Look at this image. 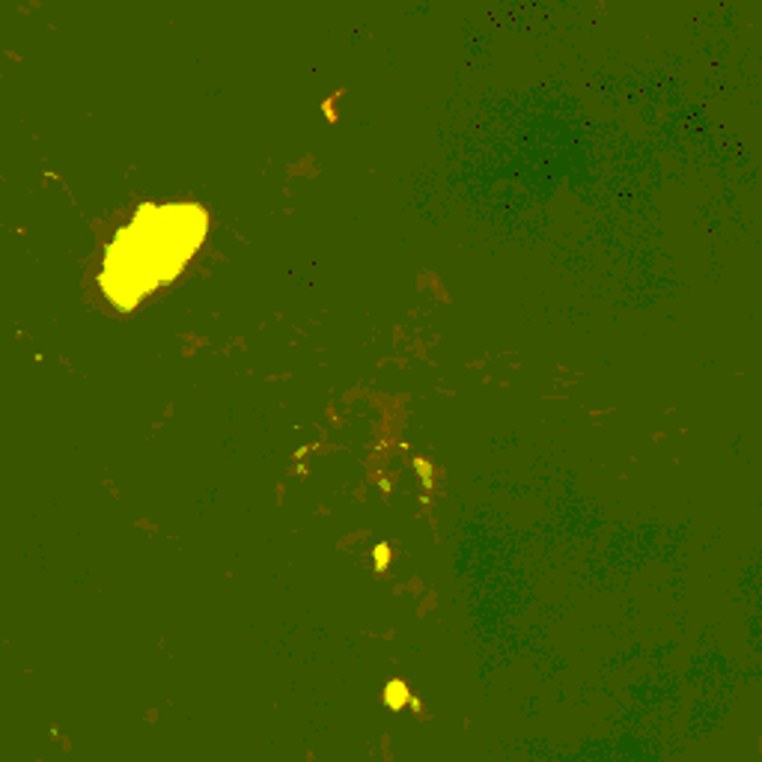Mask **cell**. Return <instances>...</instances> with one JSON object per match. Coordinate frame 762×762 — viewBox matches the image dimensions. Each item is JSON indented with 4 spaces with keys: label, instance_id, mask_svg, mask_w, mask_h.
<instances>
[{
    "label": "cell",
    "instance_id": "obj_1",
    "mask_svg": "<svg viewBox=\"0 0 762 762\" xmlns=\"http://www.w3.org/2000/svg\"><path fill=\"white\" fill-rule=\"evenodd\" d=\"M206 227V212L191 202L140 209L108 247L101 289L116 307H134L143 295L179 274L197 253Z\"/></svg>",
    "mask_w": 762,
    "mask_h": 762
}]
</instances>
